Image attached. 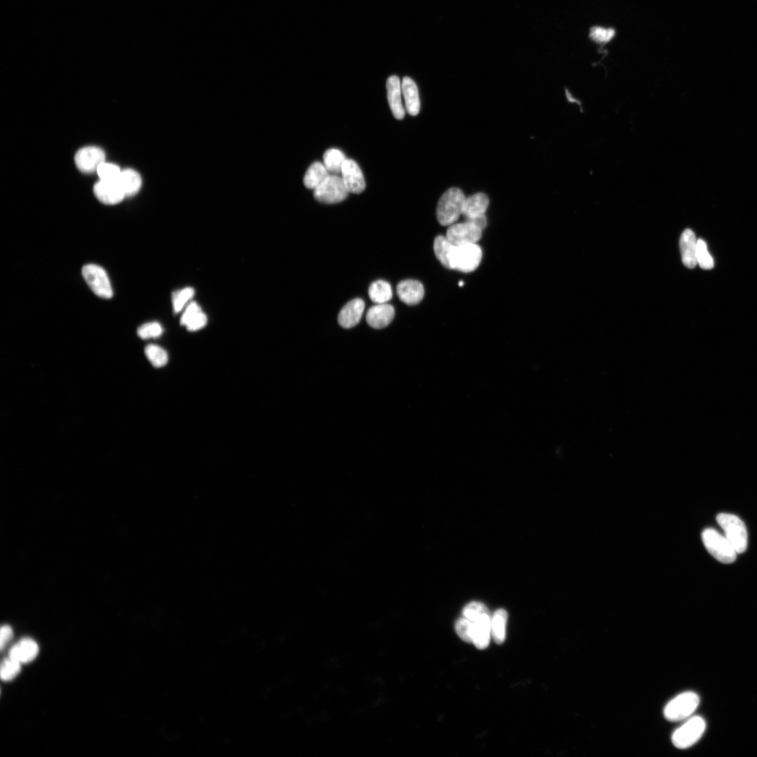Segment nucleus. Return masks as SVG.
<instances>
[{"instance_id": "nucleus-1", "label": "nucleus", "mask_w": 757, "mask_h": 757, "mask_svg": "<svg viewBox=\"0 0 757 757\" xmlns=\"http://www.w3.org/2000/svg\"><path fill=\"white\" fill-rule=\"evenodd\" d=\"M465 196L463 191L456 187L447 189L440 197L436 210L439 223L450 226L463 214Z\"/></svg>"}, {"instance_id": "nucleus-2", "label": "nucleus", "mask_w": 757, "mask_h": 757, "mask_svg": "<svg viewBox=\"0 0 757 757\" xmlns=\"http://www.w3.org/2000/svg\"><path fill=\"white\" fill-rule=\"evenodd\" d=\"M702 538L706 549L716 559L723 564L735 561L737 552L726 537L707 528L702 531Z\"/></svg>"}, {"instance_id": "nucleus-3", "label": "nucleus", "mask_w": 757, "mask_h": 757, "mask_svg": "<svg viewBox=\"0 0 757 757\" xmlns=\"http://www.w3.org/2000/svg\"><path fill=\"white\" fill-rule=\"evenodd\" d=\"M700 704V697L693 691L683 692L671 700L664 707V718L671 722L691 716Z\"/></svg>"}, {"instance_id": "nucleus-4", "label": "nucleus", "mask_w": 757, "mask_h": 757, "mask_svg": "<svg viewBox=\"0 0 757 757\" xmlns=\"http://www.w3.org/2000/svg\"><path fill=\"white\" fill-rule=\"evenodd\" d=\"M716 520L736 552L739 554L744 552L747 547L748 536L744 522L738 517L728 513L718 514Z\"/></svg>"}, {"instance_id": "nucleus-5", "label": "nucleus", "mask_w": 757, "mask_h": 757, "mask_svg": "<svg viewBox=\"0 0 757 757\" xmlns=\"http://www.w3.org/2000/svg\"><path fill=\"white\" fill-rule=\"evenodd\" d=\"M706 722L699 716L689 718L672 734L671 741L678 749H684L695 744L705 731Z\"/></svg>"}, {"instance_id": "nucleus-6", "label": "nucleus", "mask_w": 757, "mask_h": 757, "mask_svg": "<svg viewBox=\"0 0 757 757\" xmlns=\"http://www.w3.org/2000/svg\"><path fill=\"white\" fill-rule=\"evenodd\" d=\"M482 252L477 243L456 245L451 257V268L463 273L475 271L479 265Z\"/></svg>"}, {"instance_id": "nucleus-7", "label": "nucleus", "mask_w": 757, "mask_h": 757, "mask_svg": "<svg viewBox=\"0 0 757 757\" xmlns=\"http://www.w3.org/2000/svg\"><path fill=\"white\" fill-rule=\"evenodd\" d=\"M341 177L329 174L327 178L313 190V196L319 202L334 204L345 200L348 194Z\"/></svg>"}, {"instance_id": "nucleus-8", "label": "nucleus", "mask_w": 757, "mask_h": 757, "mask_svg": "<svg viewBox=\"0 0 757 757\" xmlns=\"http://www.w3.org/2000/svg\"><path fill=\"white\" fill-rule=\"evenodd\" d=\"M81 273L88 287L97 296L109 299L113 296L110 280L103 268L97 264H86Z\"/></svg>"}, {"instance_id": "nucleus-9", "label": "nucleus", "mask_w": 757, "mask_h": 757, "mask_svg": "<svg viewBox=\"0 0 757 757\" xmlns=\"http://www.w3.org/2000/svg\"><path fill=\"white\" fill-rule=\"evenodd\" d=\"M482 230L472 223L465 221L449 226L446 236L455 245L477 243L481 238Z\"/></svg>"}, {"instance_id": "nucleus-10", "label": "nucleus", "mask_w": 757, "mask_h": 757, "mask_svg": "<svg viewBox=\"0 0 757 757\" xmlns=\"http://www.w3.org/2000/svg\"><path fill=\"white\" fill-rule=\"evenodd\" d=\"M104 151L97 146H88L79 149L74 157L77 168L85 173L97 171L98 167L104 162Z\"/></svg>"}, {"instance_id": "nucleus-11", "label": "nucleus", "mask_w": 757, "mask_h": 757, "mask_svg": "<svg viewBox=\"0 0 757 757\" xmlns=\"http://www.w3.org/2000/svg\"><path fill=\"white\" fill-rule=\"evenodd\" d=\"M341 174L348 192L357 194L364 190L366 186L364 178L361 169L355 161L346 158L342 165Z\"/></svg>"}, {"instance_id": "nucleus-12", "label": "nucleus", "mask_w": 757, "mask_h": 757, "mask_svg": "<svg viewBox=\"0 0 757 757\" xmlns=\"http://www.w3.org/2000/svg\"><path fill=\"white\" fill-rule=\"evenodd\" d=\"M96 198L106 205H115L125 198V195L117 180L100 179L94 186Z\"/></svg>"}, {"instance_id": "nucleus-13", "label": "nucleus", "mask_w": 757, "mask_h": 757, "mask_svg": "<svg viewBox=\"0 0 757 757\" xmlns=\"http://www.w3.org/2000/svg\"><path fill=\"white\" fill-rule=\"evenodd\" d=\"M394 315L395 310L390 304H376L367 311L366 320L371 327L382 329L392 322Z\"/></svg>"}, {"instance_id": "nucleus-14", "label": "nucleus", "mask_w": 757, "mask_h": 757, "mask_svg": "<svg viewBox=\"0 0 757 757\" xmlns=\"http://www.w3.org/2000/svg\"><path fill=\"white\" fill-rule=\"evenodd\" d=\"M364 309V302L360 298L348 301L340 311L338 322L341 327L349 329L360 322Z\"/></svg>"}, {"instance_id": "nucleus-15", "label": "nucleus", "mask_w": 757, "mask_h": 757, "mask_svg": "<svg viewBox=\"0 0 757 757\" xmlns=\"http://www.w3.org/2000/svg\"><path fill=\"white\" fill-rule=\"evenodd\" d=\"M39 648L37 643L32 639L23 638L13 645L8 652V657L25 664L34 660L38 655Z\"/></svg>"}, {"instance_id": "nucleus-16", "label": "nucleus", "mask_w": 757, "mask_h": 757, "mask_svg": "<svg viewBox=\"0 0 757 757\" xmlns=\"http://www.w3.org/2000/svg\"><path fill=\"white\" fill-rule=\"evenodd\" d=\"M388 100L391 111L397 119H402L405 111L402 103V83L398 76H390L386 82Z\"/></svg>"}, {"instance_id": "nucleus-17", "label": "nucleus", "mask_w": 757, "mask_h": 757, "mask_svg": "<svg viewBox=\"0 0 757 757\" xmlns=\"http://www.w3.org/2000/svg\"><path fill=\"white\" fill-rule=\"evenodd\" d=\"M397 294L403 303L413 306L422 300L424 296V288L418 280H404L397 284Z\"/></svg>"}, {"instance_id": "nucleus-18", "label": "nucleus", "mask_w": 757, "mask_h": 757, "mask_svg": "<svg viewBox=\"0 0 757 757\" xmlns=\"http://www.w3.org/2000/svg\"><path fill=\"white\" fill-rule=\"evenodd\" d=\"M207 322L205 313L194 301H191L186 306L180 319L181 325L186 327L189 331L199 330L206 325Z\"/></svg>"}, {"instance_id": "nucleus-19", "label": "nucleus", "mask_w": 757, "mask_h": 757, "mask_svg": "<svg viewBox=\"0 0 757 757\" xmlns=\"http://www.w3.org/2000/svg\"><path fill=\"white\" fill-rule=\"evenodd\" d=\"M472 622V643L477 648L485 649L489 644L491 636L489 613L483 614Z\"/></svg>"}, {"instance_id": "nucleus-20", "label": "nucleus", "mask_w": 757, "mask_h": 757, "mask_svg": "<svg viewBox=\"0 0 757 757\" xmlns=\"http://www.w3.org/2000/svg\"><path fill=\"white\" fill-rule=\"evenodd\" d=\"M697 240L694 232L686 229L680 238V250L683 264L689 268H693L697 264L696 248Z\"/></svg>"}, {"instance_id": "nucleus-21", "label": "nucleus", "mask_w": 757, "mask_h": 757, "mask_svg": "<svg viewBox=\"0 0 757 757\" xmlns=\"http://www.w3.org/2000/svg\"><path fill=\"white\" fill-rule=\"evenodd\" d=\"M402 93L407 112L411 116L417 115L420 110L418 90L416 83L411 78L408 76L403 78Z\"/></svg>"}, {"instance_id": "nucleus-22", "label": "nucleus", "mask_w": 757, "mask_h": 757, "mask_svg": "<svg viewBox=\"0 0 757 757\" xmlns=\"http://www.w3.org/2000/svg\"><path fill=\"white\" fill-rule=\"evenodd\" d=\"M489 200L487 196L483 193H477L465 198L463 215L466 219L473 218L484 214Z\"/></svg>"}, {"instance_id": "nucleus-23", "label": "nucleus", "mask_w": 757, "mask_h": 757, "mask_svg": "<svg viewBox=\"0 0 757 757\" xmlns=\"http://www.w3.org/2000/svg\"><path fill=\"white\" fill-rule=\"evenodd\" d=\"M446 236H437L433 243V250L437 259L446 268H451V257L455 247Z\"/></svg>"}, {"instance_id": "nucleus-24", "label": "nucleus", "mask_w": 757, "mask_h": 757, "mask_svg": "<svg viewBox=\"0 0 757 757\" xmlns=\"http://www.w3.org/2000/svg\"><path fill=\"white\" fill-rule=\"evenodd\" d=\"M117 181L125 196L136 194L142 186V178L139 174L132 169H125L121 171Z\"/></svg>"}, {"instance_id": "nucleus-25", "label": "nucleus", "mask_w": 757, "mask_h": 757, "mask_svg": "<svg viewBox=\"0 0 757 757\" xmlns=\"http://www.w3.org/2000/svg\"><path fill=\"white\" fill-rule=\"evenodd\" d=\"M329 175V172L323 163L318 161L314 162L305 173L304 184L306 188L314 190Z\"/></svg>"}, {"instance_id": "nucleus-26", "label": "nucleus", "mask_w": 757, "mask_h": 757, "mask_svg": "<svg viewBox=\"0 0 757 757\" xmlns=\"http://www.w3.org/2000/svg\"><path fill=\"white\" fill-rule=\"evenodd\" d=\"M507 620V613L502 608L496 610L491 618V636L497 644L505 641Z\"/></svg>"}, {"instance_id": "nucleus-27", "label": "nucleus", "mask_w": 757, "mask_h": 757, "mask_svg": "<svg viewBox=\"0 0 757 757\" xmlns=\"http://www.w3.org/2000/svg\"><path fill=\"white\" fill-rule=\"evenodd\" d=\"M370 299L376 304H385L393 297V291L390 285L382 280L373 282L368 290Z\"/></svg>"}, {"instance_id": "nucleus-28", "label": "nucleus", "mask_w": 757, "mask_h": 757, "mask_svg": "<svg viewBox=\"0 0 757 757\" xmlns=\"http://www.w3.org/2000/svg\"><path fill=\"white\" fill-rule=\"evenodd\" d=\"M346 158L343 153L337 149H329L323 154V164L329 172L337 175L341 173L342 165Z\"/></svg>"}, {"instance_id": "nucleus-29", "label": "nucleus", "mask_w": 757, "mask_h": 757, "mask_svg": "<svg viewBox=\"0 0 757 757\" xmlns=\"http://www.w3.org/2000/svg\"><path fill=\"white\" fill-rule=\"evenodd\" d=\"M144 353L151 364L160 368L165 366L168 361V353L165 349L156 344H149L145 347Z\"/></svg>"}, {"instance_id": "nucleus-30", "label": "nucleus", "mask_w": 757, "mask_h": 757, "mask_svg": "<svg viewBox=\"0 0 757 757\" xmlns=\"http://www.w3.org/2000/svg\"><path fill=\"white\" fill-rule=\"evenodd\" d=\"M194 293V289L190 287L175 291L172 294V304L175 313H177L183 311L191 302Z\"/></svg>"}, {"instance_id": "nucleus-31", "label": "nucleus", "mask_w": 757, "mask_h": 757, "mask_svg": "<svg viewBox=\"0 0 757 757\" xmlns=\"http://www.w3.org/2000/svg\"><path fill=\"white\" fill-rule=\"evenodd\" d=\"M21 663L8 657L3 660L1 664V678L4 681H9L15 678L21 671Z\"/></svg>"}, {"instance_id": "nucleus-32", "label": "nucleus", "mask_w": 757, "mask_h": 757, "mask_svg": "<svg viewBox=\"0 0 757 757\" xmlns=\"http://www.w3.org/2000/svg\"><path fill=\"white\" fill-rule=\"evenodd\" d=\"M696 259L699 266L703 269H711L714 266V261L710 255L707 245L702 239H698L696 248Z\"/></svg>"}, {"instance_id": "nucleus-33", "label": "nucleus", "mask_w": 757, "mask_h": 757, "mask_svg": "<svg viewBox=\"0 0 757 757\" xmlns=\"http://www.w3.org/2000/svg\"><path fill=\"white\" fill-rule=\"evenodd\" d=\"M472 629L473 622L464 616L458 618L456 622V632L465 642H472Z\"/></svg>"}, {"instance_id": "nucleus-34", "label": "nucleus", "mask_w": 757, "mask_h": 757, "mask_svg": "<svg viewBox=\"0 0 757 757\" xmlns=\"http://www.w3.org/2000/svg\"><path fill=\"white\" fill-rule=\"evenodd\" d=\"M163 327L158 322H149L139 327L137 330L138 336L142 339L157 338L163 333Z\"/></svg>"}, {"instance_id": "nucleus-35", "label": "nucleus", "mask_w": 757, "mask_h": 757, "mask_svg": "<svg viewBox=\"0 0 757 757\" xmlns=\"http://www.w3.org/2000/svg\"><path fill=\"white\" fill-rule=\"evenodd\" d=\"M487 613H489V611L486 606L479 601H472L467 604L463 610V616L472 622Z\"/></svg>"}, {"instance_id": "nucleus-36", "label": "nucleus", "mask_w": 757, "mask_h": 757, "mask_svg": "<svg viewBox=\"0 0 757 757\" xmlns=\"http://www.w3.org/2000/svg\"><path fill=\"white\" fill-rule=\"evenodd\" d=\"M121 172L118 165L105 161L97 170L100 179L102 180H117Z\"/></svg>"}, {"instance_id": "nucleus-37", "label": "nucleus", "mask_w": 757, "mask_h": 757, "mask_svg": "<svg viewBox=\"0 0 757 757\" xmlns=\"http://www.w3.org/2000/svg\"><path fill=\"white\" fill-rule=\"evenodd\" d=\"M615 35V30L601 27H593L589 31V37L599 43L609 41Z\"/></svg>"}, {"instance_id": "nucleus-38", "label": "nucleus", "mask_w": 757, "mask_h": 757, "mask_svg": "<svg viewBox=\"0 0 757 757\" xmlns=\"http://www.w3.org/2000/svg\"><path fill=\"white\" fill-rule=\"evenodd\" d=\"M13 636V632L11 626L5 625L1 626L0 630V648L3 650L11 641Z\"/></svg>"}, {"instance_id": "nucleus-39", "label": "nucleus", "mask_w": 757, "mask_h": 757, "mask_svg": "<svg viewBox=\"0 0 757 757\" xmlns=\"http://www.w3.org/2000/svg\"><path fill=\"white\" fill-rule=\"evenodd\" d=\"M465 221H468L472 223L482 230H483L487 224V220L485 214L473 218L466 219Z\"/></svg>"}, {"instance_id": "nucleus-40", "label": "nucleus", "mask_w": 757, "mask_h": 757, "mask_svg": "<svg viewBox=\"0 0 757 757\" xmlns=\"http://www.w3.org/2000/svg\"><path fill=\"white\" fill-rule=\"evenodd\" d=\"M565 92H566V97H567L568 102H575L576 104H580L576 100H575L573 98V97L571 95H570V93H569V92H568V90L567 89L565 90Z\"/></svg>"}]
</instances>
